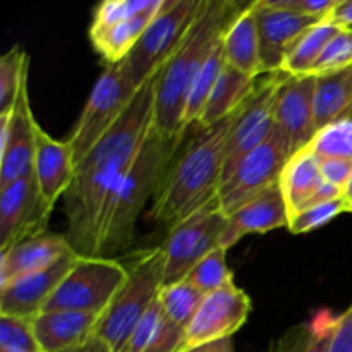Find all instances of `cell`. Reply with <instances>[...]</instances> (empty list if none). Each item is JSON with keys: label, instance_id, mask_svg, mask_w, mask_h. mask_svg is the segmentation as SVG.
<instances>
[{"label": "cell", "instance_id": "20", "mask_svg": "<svg viewBox=\"0 0 352 352\" xmlns=\"http://www.w3.org/2000/svg\"><path fill=\"white\" fill-rule=\"evenodd\" d=\"M289 210L280 184L248 201L229 217L222 248L229 251L248 234H267L270 230L289 227Z\"/></svg>", "mask_w": 352, "mask_h": 352}, {"label": "cell", "instance_id": "46", "mask_svg": "<svg viewBox=\"0 0 352 352\" xmlns=\"http://www.w3.org/2000/svg\"><path fill=\"white\" fill-rule=\"evenodd\" d=\"M342 198H344V201H346L347 213H352V175H351L349 182H347V186H346V188H344Z\"/></svg>", "mask_w": 352, "mask_h": 352}, {"label": "cell", "instance_id": "18", "mask_svg": "<svg viewBox=\"0 0 352 352\" xmlns=\"http://www.w3.org/2000/svg\"><path fill=\"white\" fill-rule=\"evenodd\" d=\"M65 236L57 234H40L14 244L9 250L2 251L0 256V287L10 282L23 278L26 275L47 270L54 267L62 258L76 254ZM79 254V253H78Z\"/></svg>", "mask_w": 352, "mask_h": 352}, {"label": "cell", "instance_id": "22", "mask_svg": "<svg viewBox=\"0 0 352 352\" xmlns=\"http://www.w3.org/2000/svg\"><path fill=\"white\" fill-rule=\"evenodd\" d=\"M226 62L230 67L237 69L250 78H261L263 65H261L260 33H258L256 16H254L253 2L248 3L239 16L227 28L222 40Z\"/></svg>", "mask_w": 352, "mask_h": 352}, {"label": "cell", "instance_id": "34", "mask_svg": "<svg viewBox=\"0 0 352 352\" xmlns=\"http://www.w3.org/2000/svg\"><path fill=\"white\" fill-rule=\"evenodd\" d=\"M352 67V28H340L313 67L311 76H327Z\"/></svg>", "mask_w": 352, "mask_h": 352}, {"label": "cell", "instance_id": "5", "mask_svg": "<svg viewBox=\"0 0 352 352\" xmlns=\"http://www.w3.org/2000/svg\"><path fill=\"white\" fill-rule=\"evenodd\" d=\"M126 268V282L103 309L95 330V337L113 352H124L134 329L164 287L165 248L158 246L136 254Z\"/></svg>", "mask_w": 352, "mask_h": 352}, {"label": "cell", "instance_id": "28", "mask_svg": "<svg viewBox=\"0 0 352 352\" xmlns=\"http://www.w3.org/2000/svg\"><path fill=\"white\" fill-rule=\"evenodd\" d=\"M336 322L337 316L330 311L318 313L311 322L302 323L282 336L270 352H327Z\"/></svg>", "mask_w": 352, "mask_h": 352}, {"label": "cell", "instance_id": "26", "mask_svg": "<svg viewBox=\"0 0 352 352\" xmlns=\"http://www.w3.org/2000/svg\"><path fill=\"white\" fill-rule=\"evenodd\" d=\"M352 113V67L327 76H316L315 127L316 131Z\"/></svg>", "mask_w": 352, "mask_h": 352}, {"label": "cell", "instance_id": "40", "mask_svg": "<svg viewBox=\"0 0 352 352\" xmlns=\"http://www.w3.org/2000/svg\"><path fill=\"white\" fill-rule=\"evenodd\" d=\"M261 2L272 9L325 19L336 7L337 0H261Z\"/></svg>", "mask_w": 352, "mask_h": 352}, {"label": "cell", "instance_id": "25", "mask_svg": "<svg viewBox=\"0 0 352 352\" xmlns=\"http://www.w3.org/2000/svg\"><path fill=\"white\" fill-rule=\"evenodd\" d=\"M258 79L260 78H250L226 64L215 88H213L212 96L195 127L205 129V127L213 126V124L234 116L254 91Z\"/></svg>", "mask_w": 352, "mask_h": 352}, {"label": "cell", "instance_id": "39", "mask_svg": "<svg viewBox=\"0 0 352 352\" xmlns=\"http://www.w3.org/2000/svg\"><path fill=\"white\" fill-rule=\"evenodd\" d=\"M186 332L188 330L168 320L164 313V320L144 352H184Z\"/></svg>", "mask_w": 352, "mask_h": 352}, {"label": "cell", "instance_id": "47", "mask_svg": "<svg viewBox=\"0 0 352 352\" xmlns=\"http://www.w3.org/2000/svg\"><path fill=\"white\" fill-rule=\"evenodd\" d=\"M0 352H7V351H0Z\"/></svg>", "mask_w": 352, "mask_h": 352}, {"label": "cell", "instance_id": "1", "mask_svg": "<svg viewBox=\"0 0 352 352\" xmlns=\"http://www.w3.org/2000/svg\"><path fill=\"white\" fill-rule=\"evenodd\" d=\"M157 76L138 88L119 122L76 165L72 184L64 195L65 237L81 256H98L117 189L153 129Z\"/></svg>", "mask_w": 352, "mask_h": 352}, {"label": "cell", "instance_id": "8", "mask_svg": "<svg viewBox=\"0 0 352 352\" xmlns=\"http://www.w3.org/2000/svg\"><path fill=\"white\" fill-rule=\"evenodd\" d=\"M126 277V265L112 258L79 256L43 311L103 313Z\"/></svg>", "mask_w": 352, "mask_h": 352}, {"label": "cell", "instance_id": "13", "mask_svg": "<svg viewBox=\"0 0 352 352\" xmlns=\"http://www.w3.org/2000/svg\"><path fill=\"white\" fill-rule=\"evenodd\" d=\"M52 210L43 201L34 174L0 188V251L45 234Z\"/></svg>", "mask_w": 352, "mask_h": 352}, {"label": "cell", "instance_id": "41", "mask_svg": "<svg viewBox=\"0 0 352 352\" xmlns=\"http://www.w3.org/2000/svg\"><path fill=\"white\" fill-rule=\"evenodd\" d=\"M327 352H352V305L347 311L337 316L336 329Z\"/></svg>", "mask_w": 352, "mask_h": 352}, {"label": "cell", "instance_id": "44", "mask_svg": "<svg viewBox=\"0 0 352 352\" xmlns=\"http://www.w3.org/2000/svg\"><path fill=\"white\" fill-rule=\"evenodd\" d=\"M64 352H113V351L110 349L103 340H100L98 337H91V339H89L86 344H82V346L74 347V349H69Z\"/></svg>", "mask_w": 352, "mask_h": 352}, {"label": "cell", "instance_id": "16", "mask_svg": "<svg viewBox=\"0 0 352 352\" xmlns=\"http://www.w3.org/2000/svg\"><path fill=\"white\" fill-rule=\"evenodd\" d=\"M81 254H71L47 270L26 275L0 287V315L33 320L43 313L54 292Z\"/></svg>", "mask_w": 352, "mask_h": 352}, {"label": "cell", "instance_id": "35", "mask_svg": "<svg viewBox=\"0 0 352 352\" xmlns=\"http://www.w3.org/2000/svg\"><path fill=\"white\" fill-rule=\"evenodd\" d=\"M342 213H347V206L344 198L332 199V201L320 203V205L308 206L302 208L301 212L294 213L289 219V232L291 234H308L311 230L320 229L337 219Z\"/></svg>", "mask_w": 352, "mask_h": 352}, {"label": "cell", "instance_id": "19", "mask_svg": "<svg viewBox=\"0 0 352 352\" xmlns=\"http://www.w3.org/2000/svg\"><path fill=\"white\" fill-rule=\"evenodd\" d=\"M38 186L43 201L50 210L67 192L76 174L74 158L67 140L57 141L38 124L34 168Z\"/></svg>", "mask_w": 352, "mask_h": 352}, {"label": "cell", "instance_id": "29", "mask_svg": "<svg viewBox=\"0 0 352 352\" xmlns=\"http://www.w3.org/2000/svg\"><path fill=\"white\" fill-rule=\"evenodd\" d=\"M226 64V55H223L222 43H220L213 50V54L210 55L208 60L205 62V65L198 72L195 81H192L188 105H186L184 112V133H188L192 126L198 124L199 117H201L203 110H205L206 103H208L210 96H212L213 88H215Z\"/></svg>", "mask_w": 352, "mask_h": 352}, {"label": "cell", "instance_id": "36", "mask_svg": "<svg viewBox=\"0 0 352 352\" xmlns=\"http://www.w3.org/2000/svg\"><path fill=\"white\" fill-rule=\"evenodd\" d=\"M0 351L41 352L31 320L0 315Z\"/></svg>", "mask_w": 352, "mask_h": 352}, {"label": "cell", "instance_id": "4", "mask_svg": "<svg viewBox=\"0 0 352 352\" xmlns=\"http://www.w3.org/2000/svg\"><path fill=\"white\" fill-rule=\"evenodd\" d=\"M181 141L165 140L151 129L117 189L100 239L98 256L110 258L133 244L138 217L146 206L148 199L157 192L168 165L177 155Z\"/></svg>", "mask_w": 352, "mask_h": 352}, {"label": "cell", "instance_id": "10", "mask_svg": "<svg viewBox=\"0 0 352 352\" xmlns=\"http://www.w3.org/2000/svg\"><path fill=\"white\" fill-rule=\"evenodd\" d=\"M285 78L287 74L284 72L261 76L250 98L234 113L232 127L227 140L222 182L230 177L237 164L246 155H250L254 148L263 144L272 136L275 129L277 96Z\"/></svg>", "mask_w": 352, "mask_h": 352}, {"label": "cell", "instance_id": "3", "mask_svg": "<svg viewBox=\"0 0 352 352\" xmlns=\"http://www.w3.org/2000/svg\"><path fill=\"white\" fill-rule=\"evenodd\" d=\"M248 3L234 0H205L177 52L158 72L155 86L153 131L165 140L184 138V112L198 72L208 60L232 21Z\"/></svg>", "mask_w": 352, "mask_h": 352}, {"label": "cell", "instance_id": "32", "mask_svg": "<svg viewBox=\"0 0 352 352\" xmlns=\"http://www.w3.org/2000/svg\"><path fill=\"white\" fill-rule=\"evenodd\" d=\"M30 67V57L14 47L0 58V117L9 113L19 95L21 85Z\"/></svg>", "mask_w": 352, "mask_h": 352}, {"label": "cell", "instance_id": "43", "mask_svg": "<svg viewBox=\"0 0 352 352\" xmlns=\"http://www.w3.org/2000/svg\"><path fill=\"white\" fill-rule=\"evenodd\" d=\"M327 17L337 26L352 28V0H337L336 7Z\"/></svg>", "mask_w": 352, "mask_h": 352}, {"label": "cell", "instance_id": "14", "mask_svg": "<svg viewBox=\"0 0 352 352\" xmlns=\"http://www.w3.org/2000/svg\"><path fill=\"white\" fill-rule=\"evenodd\" d=\"M2 155H0V188L33 174L36 151V119L30 107L28 74L9 113L0 117Z\"/></svg>", "mask_w": 352, "mask_h": 352}, {"label": "cell", "instance_id": "17", "mask_svg": "<svg viewBox=\"0 0 352 352\" xmlns=\"http://www.w3.org/2000/svg\"><path fill=\"white\" fill-rule=\"evenodd\" d=\"M254 16H256L258 33H260L261 65L263 74H274L282 71L285 57L294 47L296 41L318 21L316 17L299 16V14L285 12V10L272 9L261 0L253 2Z\"/></svg>", "mask_w": 352, "mask_h": 352}, {"label": "cell", "instance_id": "48", "mask_svg": "<svg viewBox=\"0 0 352 352\" xmlns=\"http://www.w3.org/2000/svg\"><path fill=\"white\" fill-rule=\"evenodd\" d=\"M351 119H352V113H351Z\"/></svg>", "mask_w": 352, "mask_h": 352}, {"label": "cell", "instance_id": "21", "mask_svg": "<svg viewBox=\"0 0 352 352\" xmlns=\"http://www.w3.org/2000/svg\"><path fill=\"white\" fill-rule=\"evenodd\" d=\"M102 313L43 311L31 320L41 352H64L95 337Z\"/></svg>", "mask_w": 352, "mask_h": 352}, {"label": "cell", "instance_id": "11", "mask_svg": "<svg viewBox=\"0 0 352 352\" xmlns=\"http://www.w3.org/2000/svg\"><path fill=\"white\" fill-rule=\"evenodd\" d=\"M289 158L291 155L284 140L274 129L272 136L246 155L230 177L220 186L217 201L223 215L230 217L261 192L280 184L282 172Z\"/></svg>", "mask_w": 352, "mask_h": 352}, {"label": "cell", "instance_id": "2", "mask_svg": "<svg viewBox=\"0 0 352 352\" xmlns=\"http://www.w3.org/2000/svg\"><path fill=\"white\" fill-rule=\"evenodd\" d=\"M234 116L199 129L175 155L153 196L151 217L174 229L219 198Z\"/></svg>", "mask_w": 352, "mask_h": 352}, {"label": "cell", "instance_id": "7", "mask_svg": "<svg viewBox=\"0 0 352 352\" xmlns=\"http://www.w3.org/2000/svg\"><path fill=\"white\" fill-rule=\"evenodd\" d=\"M136 91L138 88H134L122 65H107L89 93L74 131L67 138L74 165H78L119 122Z\"/></svg>", "mask_w": 352, "mask_h": 352}, {"label": "cell", "instance_id": "12", "mask_svg": "<svg viewBox=\"0 0 352 352\" xmlns=\"http://www.w3.org/2000/svg\"><path fill=\"white\" fill-rule=\"evenodd\" d=\"M251 298L236 282L205 296L198 313L186 332L184 352H192L208 344L232 339L234 333L248 322Z\"/></svg>", "mask_w": 352, "mask_h": 352}, {"label": "cell", "instance_id": "6", "mask_svg": "<svg viewBox=\"0 0 352 352\" xmlns=\"http://www.w3.org/2000/svg\"><path fill=\"white\" fill-rule=\"evenodd\" d=\"M205 0H164L136 47L120 62L134 88L165 67L201 12Z\"/></svg>", "mask_w": 352, "mask_h": 352}, {"label": "cell", "instance_id": "27", "mask_svg": "<svg viewBox=\"0 0 352 352\" xmlns=\"http://www.w3.org/2000/svg\"><path fill=\"white\" fill-rule=\"evenodd\" d=\"M340 26L325 17V19L318 21L315 26L309 28L298 41L291 52L285 57L284 64H282V71L287 76H308L311 74L313 67L316 62L322 57L323 50L327 45L330 43Z\"/></svg>", "mask_w": 352, "mask_h": 352}, {"label": "cell", "instance_id": "24", "mask_svg": "<svg viewBox=\"0 0 352 352\" xmlns=\"http://www.w3.org/2000/svg\"><path fill=\"white\" fill-rule=\"evenodd\" d=\"M322 160L308 148H302L289 158L280 177V189L287 203L289 217L301 212L313 201L323 186Z\"/></svg>", "mask_w": 352, "mask_h": 352}, {"label": "cell", "instance_id": "42", "mask_svg": "<svg viewBox=\"0 0 352 352\" xmlns=\"http://www.w3.org/2000/svg\"><path fill=\"white\" fill-rule=\"evenodd\" d=\"M322 175L323 181L344 191L352 175V160H340V158L322 160Z\"/></svg>", "mask_w": 352, "mask_h": 352}, {"label": "cell", "instance_id": "23", "mask_svg": "<svg viewBox=\"0 0 352 352\" xmlns=\"http://www.w3.org/2000/svg\"><path fill=\"white\" fill-rule=\"evenodd\" d=\"M164 0H158L157 6L146 12L133 17L124 23L110 24V26H91L89 28V40L96 54L109 65L120 64L127 55L133 52L140 38L150 26L153 17L160 10Z\"/></svg>", "mask_w": 352, "mask_h": 352}, {"label": "cell", "instance_id": "37", "mask_svg": "<svg viewBox=\"0 0 352 352\" xmlns=\"http://www.w3.org/2000/svg\"><path fill=\"white\" fill-rule=\"evenodd\" d=\"M158 0H107L95 9L91 26L124 23L157 6Z\"/></svg>", "mask_w": 352, "mask_h": 352}, {"label": "cell", "instance_id": "45", "mask_svg": "<svg viewBox=\"0 0 352 352\" xmlns=\"http://www.w3.org/2000/svg\"><path fill=\"white\" fill-rule=\"evenodd\" d=\"M192 352H234L232 339L219 340V342L208 344V346H203V347H199V349H196Z\"/></svg>", "mask_w": 352, "mask_h": 352}, {"label": "cell", "instance_id": "15", "mask_svg": "<svg viewBox=\"0 0 352 352\" xmlns=\"http://www.w3.org/2000/svg\"><path fill=\"white\" fill-rule=\"evenodd\" d=\"M316 76H287L275 105V131L282 136L289 155L308 146L315 127Z\"/></svg>", "mask_w": 352, "mask_h": 352}, {"label": "cell", "instance_id": "31", "mask_svg": "<svg viewBox=\"0 0 352 352\" xmlns=\"http://www.w3.org/2000/svg\"><path fill=\"white\" fill-rule=\"evenodd\" d=\"M320 160H352V119H342L316 131L308 146Z\"/></svg>", "mask_w": 352, "mask_h": 352}, {"label": "cell", "instance_id": "30", "mask_svg": "<svg viewBox=\"0 0 352 352\" xmlns=\"http://www.w3.org/2000/svg\"><path fill=\"white\" fill-rule=\"evenodd\" d=\"M206 294H203L195 285L182 280L177 282V284L162 287L158 299H160L165 316L174 323H177V325H181L182 329L188 330Z\"/></svg>", "mask_w": 352, "mask_h": 352}, {"label": "cell", "instance_id": "33", "mask_svg": "<svg viewBox=\"0 0 352 352\" xmlns=\"http://www.w3.org/2000/svg\"><path fill=\"white\" fill-rule=\"evenodd\" d=\"M191 285L203 292V294H210L219 289L226 287V285L232 284L234 274L227 267V250L219 248V250L212 251L206 254L191 272L188 277L184 278Z\"/></svg>", "mask_w": 352, "mask_h": 352}, {"label": "cell", "instance_id": "38", "mask_svg": "<svg viewBox=\"0 0 352 352\" xmlns=\"http://www.w3.org/2000/svg\"><path fill=\"white\" fill-rule=\"evenodd\" d=\"M162 320H164V308H162L160 299L157 298V301L153 302L150 309L146 311V315L143 316L138 327L134 329L133 336H131L129 342H127L124 352H144L146 347L150 346L151 339L157 333L158 327H160Z\"/></svg>", "mask_w": 352, "mask_h": 352}, {"label": "cell", "instance_id": "9", "mask_svg": "<svg viewBox=\"0 0 352 352\" xmlns=\"http://www.w3.org/2000/svg\"><path fill=\"white\" fill-rule=\"evenodd\" d=\"M227 222L229 217L223 215L219 201H213L168 230L164 287L184 280L206 254L222 248Z\"/></svg>", "mask_w": 352, "mask_h": 352}]
</instances>
